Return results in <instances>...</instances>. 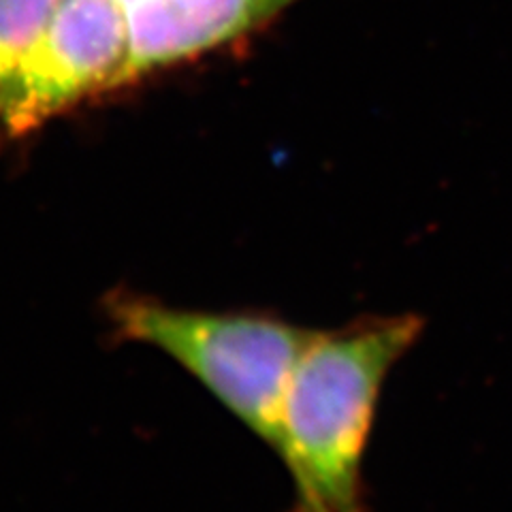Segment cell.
<instances>
[{
    "label": "cell",
    "instance_id": "3957f363",
    "mask_svg": "<svg viewBox=\"0 0 512 512\" xmlns=\"http://www.w3.org/2000/svg\"><path fill=\"white\" fill-rule=\"evenodd\" d=\"M131 52L120 0H62L50 35L0 107V126L26 135L92 94L131 84Z\"/></svg>",
    "mask_w": 512,
    "mask_h": 512
},
{
    "label": "cell",
    "instance_id": "8992f818",
    "mask_svg": "<svg viewBox=\"0 0 512 512\" xmlns=\"http://www.w3.org/2000/svg\"><path fill=\"white\" fill-rule=\"evenodd\" d=\"M120 3H122L124 7H128V5H131V3H133V0H120Z\"/></svg>",
    "mask_w": 512,
    "mask_h": 512
},
{
    "label": "cell",
    "instance_id": "6da1fadb",
    "mask_svg": "<svg viewBox=\"0 0 512 512\" xmlns=\"http://www.w3.org/2000/svg\"><path fill=\"white\" fill-rule=\"evenodd\" d=\"M416 314H370L314 331L288 384L276 455L293 483L286 512H372L363 463L393 367L419 342Z\"/></svg>",
    "mask_w": 512,
    "mask_h": 512
},
{
    "label": "cell",
    "instance_id": "7a4b0ae2",
    "mask_svg": "<svg viewBox=\"0 0 512 512\" xmlns=\"http://www.w3.org/2000/svg\"><path fill=\"white\" fill-rule=\"evenodd\" d=\"M111 329L178 363L276 453L288 384L314 329L267 312L190 310L137 293L105 299Z\"/></svg>",
    "mask_w": 512,
    "mask_h": 512
},
{
    "label": "cell",
    "instance_id": "277c9868",
    "mask_svg": "<svg viewBox=\"0 0 512 512\" xmlns=\"http://www.w3.org/2000/svg\"><path fill=\"white\" fill-rule=\"evenodd\" d=\"M297 0H133L131 84L167 64L212 52L276 18Z\"/></svg>",
    "mask_w": 512,
    "mask_h": 512
},
{
    "label": "cell",
    "instance_id": "5b68a950",
    "mask_svg": "<svg viewBox=\"0 0 512 512\" xmlns=\"http://www.w3.org/2000/svg\"><path fill=\"white\" fill-rule=\"evenodd\" d=\"M62 0H0V107L50 35Z\"/></svg>",
    "mask_w": 512,
    "mask_h": 512
}]
</instances>
